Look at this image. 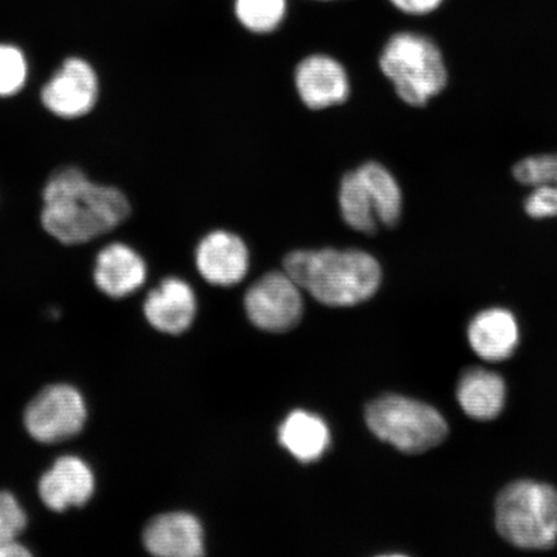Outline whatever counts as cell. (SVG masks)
<instances>
[{"label": "cell", "instance_id": "obj_14", "mask_svg": "<svg viewBox=\"0 0 557 557\" xmlns=\"http://www.w3.org/2000/svg\"><path fill=\"white\" fill-rule=\"evenodd\" d=\"M144 313L156 330L180 334L193 323L197 297L190 284L183 278L166 277L146 297Z\"/></svg>", "mask_w": 557, "mask_h": 557}, {"label": "cell", "instance_id": "obj_9", "mask_svg": "<svg viewBox=\"0 0 557 557\" xmlns=\"http://www.w3.org/2000/svg\"><path fill=\"white\" fill-rule=\"evenodd\" d=\"M195 262L209 284L233 287L248 274L249 249L239 235L214 230L198 244Z\"/></svg>", "mask_w": 557, "mask_h": 557}, {"label": "cell", "instance_id": "obj_4", "mask_svg": "<svg viewBox=\"0 0 557 557\" xmlns=\"http://www.w3.org/2000/svg\"><path fill=\"white\" fill-rule=\"evenodd\" d=\"M500 535L515 547L548 549L557 542V491L554 486L519 480L504 487L496 503Z\"/></svg>", "mask_w": 557, "mask_h": 557}, {"label": "cell", "instance_id": "obj_19", "mask_svg": "<svg viewBox=\"0 0 557 557\" xmlns=\"http://www.w3.org/2000/svg\"><path fill=\"white\" fill-rule=\"evenodd\" d=\"M357 172L372 199L380 224L387 227L398 225L404 206L398 180L385 165L377 162H367L360 165Z\"/></svg>", "mask_w": 557, "mask_h": 557}, {"label": "cell", "instance_id": "obj_8", "mask_svg": "<svg viewBox=\"0 0 557 557\" xmlns=\"http://www.w3.org/2000/svg\"><path fill=\"white\" fill-rule=\"evenodd\" d=\"M99 95L95 67L81 58H69L41 88L40 101L60 120L74 121L95 109Z\"/></svg>", "mask_w": 557, "mask_h": 557}, {"label": "cell", "instance_id": "obj_13", "mask_svg": "<svg viewBox=\"0 0 557 557\" xmlns=\"http://www.w3.org/2000/svg\"><path fill=\"white\" fill-rule=\"evenodd\" d=\"M144 545L162 557H199L205 555L200 522L186 512L159 515L144 531Z\"/></svg>", "mask_w": 557, "mask_h": 557}, {"label": "cell", "instance_id": "obj_25", "mask_svg": "<svg viewBox=\"0 0 557 557\" xmlns=\"http://www.w3.org/2000/svg\"><path fill=\"white\" fill-rule=\"evenodd\" d=\"M30 555L29 549L21 545L17 540L0 543V557H24Z\"/></svg>", "mask_w": 557, "mask_h": 557}, {"label": "cell", "instance_id": "obj_21", "mask_svg": "<svg viewBox=\"0 0 557 557\" xmlns=\"http://www.w3.org/2000/svg\"><path fill=\"white\" fill-rule=\"evenodd\" d=\"M287 12V0H235V15L249 32L268 34L277 29Z\"/></svg>", "mask_w": 557, "mask_h": 557}, {"label": "cell", "instance_id": "obj_20", "mask_svg": "<svg viewBox=\"0 0 557 557\" xmlns=\"http://www.w3.org/2000/svg\"><path fill=\"white\" fill-rule=\"evenodd\" d=\"M338 205L348 227L367 235L377 232L380 221L357 170L347 172L341 180Z\"/></svg>", "mask_w": 557, "mask_h": 557}, {"label": "cell", "instance_id": "obj_12", "mask_svg": "<svg viewBox=\"0 0 557 557\" xmlns=\"http://www.w3.org/2000/svg\"><path fill=\"white\" fill-rule=\"evenodd\" d=\"M148 267L136 249L124 243H111L96 256V287L110 298H124L143 287Z\"/></svg>", "mask_w": 557, "mask_h": 557}, {"label": "cell", "instance_id": "obj_7", "mask_svg": "<svg viewBox=\"0 0 557 557\" xmlns=\"http://www.w3.org/2000/svg\"><path fill=\"white\" fill-rule=\"evenodd\" d=\"M244 305L250 322L268 332H285L304 312L301 288L285 271H271L247 290Z\"/></svg>", "mask_w": 557, "mask_h": 557}, {"label": "cell", "instance_id": "obj_16", "mask_svg": "<svg viewBox=\"0 0 557 557\" xmlns=\"http://www.w3.org/2000/svg\"><path fill=\"white\" fill-rule=\"evenodd\" d=\"M473 352L486 361H504L517 351L520 331L511 311L493 308L479 312L469 325Z\"/></svg>", "mask_w": 557, "mask_h": 557}, {"label": "cell", "instance_id": "obj_3", "mask_svg": "<svg viewBox=\"0 0 557 557\" xmlns=\"http://www.w3.org/2000/svg\"><path fill=\"white\" fill-rule=\"evenodd\" d=\"M383 75L410 107L422 108L448 85V66L438 41L421 30L392 35L380 55Z\"/></svg>", "mask_w": 557, "mask_h": 557}, {"label": "cell", "instance_id": "obj_5", "mask_svg": "<svg viewBox=\"0 0 557 557\" xmlns=\"http://www.w3.org/2000/svg\"><path fill=\"white\" fill-rule=\"evenodd\" d=\"M366 421L381 441L408 455L433 449L448 435L447 421L435 408L400 395L368 404Z\"/></svg>", "mask_w": 557, "mask_h": 557}, {"label": "cell", "instance_id": "obj_6", "mask_svg": "<svg viewBox=\"0 0 557 557\" xmlns=\"http://www.w3.org/2000/svg\"><path fill=\"white\" fill-rule=\"evenodd\" d=\"M88 409L78 388L67 383L47 386L25 409L24 424L34 441L54 444L79 434Z\"/></svg>", "mask_w": 557, "mask_h": 557}, {"label": "cell", "instance_id": "obj_24", "mask_svg": "<svg viewBox=\"0 0 557 557\" xmlns=\"http://www.w3.org/2000/svg\"><path fill=\"white\" fill-rule=\"evenodd\" d=\"M388 3L404 16L417 18L435 12L444 0H388Z\"/></svg>", "mask_w": 557, "mask_h": 557}, {"label": "cell", "instance_id": "obj_23", "mask_svg": "<svg viewBox=\"0 0 557 557\" xmlns=\"http://www.w3.org/2000/svg\"><path fill=\"white\" fill-rule=\"evenodd\" d=\"M27 517L12 493L0 491V543L15 541L25 531Z\"/></svg>", "mask_w": 557, "mask_h": 557}, {"label": "cell", "instance_id": "obj_22", "mask_svg": "<svg viewBox=\"0 0 557 557\" xmlns=\"http://www.w3.org/2000/svg\"><path fill=\"white\" fill-rule=\"evenodd\" d=\"M29 65L18 47L0 44V99H9L24 89Z\"/></svg>", "mask_w": 557, "mask_h": 557}, {"label": "cell", "instance_id": "obj_2", "mask_svg": "<svg viewBox=\"0 0 557 557\" xmlns=\"http://www.w3.org/2000/svg\"><path fill=\"white\" fill-rule=\"evenodd\" d=\"M284 271L320 304L346 308L367 301L379 290L381 264L360 249L295 250Z\"/></svg>", "mask_w": 557, "mask_h": 557}, {"label": "cell", "instance_id": "obj_18", "mask_svg": "<svg viewBox=\"0 0 557 557\" xmlns=\"http://www.w3.org/2000/svg\"><path fill=\"white\" fill-rule=\"evenodd\" d=\"M278 442L299 462H315L330 447L331 434L322 418L295 410L278 428Z\"/></svg>", "mask_w": 557, "mask_h": 557}, {"label": "cell", "instance_id": "obj_11", "mask_svg": "<svg viewBox=\"0 0 557 557\" xmlns=\"http://www.w3.org/2000/svg\"><path fill=\"white\" fill-rule=\"evenodd\" d=\"M95 490L94 470L85 459L76 456L55 459L38 484L41 503L55 512L85 506L94 497Z\"/></svg>", "mask_w": 557, "mask_h": 557}, {"label": "cell", "instance_id": "obj_17", "mask_svg": "<svg viewBox=\"0 0 557 557\" xmlns=\"http://www.w3.org/2000/svg\"><path fill=\"white\" fill-rule=\"evenodd\" d=\"M457 399L463 412L473 420L491 421L503 413L506 383L497 373L471 368L459 380Z\"/></svg>", "mask_w": 557, "mask_h": 557}, {"label": "cell", "instance_id": "obj_1", "mask_svg": "<svg viewBox=\"0 0 557 557\" xmlns=\"http://www.w3.org/2000/svg\"><path fill=\"white\" fill-rule=\"evenodd\" d=\"M131 212L127 195L96 183L79 166L54 171L41 191V227L64 246H82L114 232Z\"/></svg>", "mask_w": 557, "mask_h": 557}, {"label": "cell", "instance_id": "obj_15", "mask_svg": "<svg viewBox=\"0 0 557 557\" xmlns=\"http://www.w3.org/2000/svg\"><path fill=\"white\" fill-rule=\"evenodd\" d=\"M513 177L529 187L524 203L529 218H557V152L521 159L513 166Z\"/></svg>", "mask_w": 557, "mask_h": 557}, {"label": "cell", "instance_id": "obj_10", "mask_svg": "<svg viewBox=\"0 0 557 557\" xmlns=\"http://www.w3.org/2000/svg\"><path fill=\"white\" fill-rule=\"evenodd\" d=\"M295 86L306 108L324 110L347 101L350 79L341 62L325 54L304 59L295 70Z\"/></svg>", "mask_w": 557, "mask_h": 557}]
</instances>
